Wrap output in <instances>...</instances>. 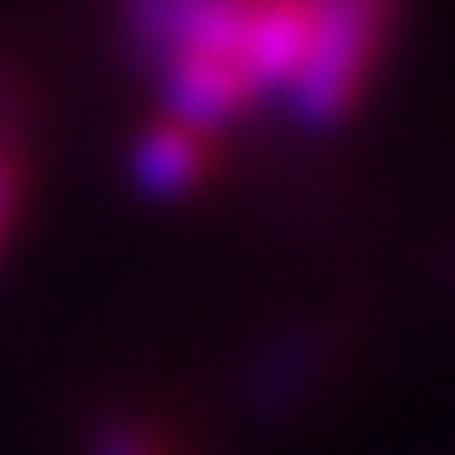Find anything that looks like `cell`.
<instances>
[{
    "mask_svg": "<svg viewBox=\"0 0 455 455\" xmlns=\"http://www.w3.org/2000/svg\"><path fill=\"white\" fill-rule=\"evenodd\" d=\"M0 125H18V80H12L6 57H0Z\"/></svg>",
    "mask_w": 455,
    "mask_h": 455,
    "instance_id": "52a82bcc",
    "label": "cell"
},
{
    "mask_svg": "<svg viewBox=\"0 0 455 455\" xmlns=\"http://www.w3.org/2000/svg\"><path fill=\"white\" fill-rule=\"evenodd\" d=\"M319 370H324V341L313 331L279 336L251 370V404L262 410V416H284V410H296L319 387Z\"/></svg>",
    "mask_w": 455,
    "mask_h": 455,
    "instance_id": "3957f363",
    "label": "cell"
},
{
    "mask_svg": "<svg viewBox=\"0 0 455 455\" xmlns=\"http://www.w3.org/2000/svg\"><path fill=\"white\" fill-rule=\"evenodd\" d=\"M398 18V0H319L307 68L284 92V103L302 125H331L359 103L364 80L376 75Z\"/></svg>",
    "mask_w": 455,
    "mask_h": 455,
    "instance_id": "6da1fadb",
    "label": "cell"
},
{
    "mask_svg": "<svg viewBox=\"0 0 455 455\" xmlns=\"http://www.w3.org/2000/svg\"><path fill=\"white\" fill-rule=\"evenodd\" d=\"M23 194H28L23 132H18V125H0V262H6V245H12V234H18Z\"/></svg>",
    "mask_w": 455,
    "mask_h": 455,
    "instance_id": "5b68a950",
    "label": "cell"
},
{
    "mask_svg": "<svg viewBox=\"0 0 455 455\" xmlns=\"http://www.w3.org/2000/svg\"><path fill=\"white\" fill-rule=\"evenodd\" d=\"M211 137L194 132V125L171 120V114H160V120H148L132 142V182L137 194L148 199H188L199 182L211 177Z\"/></svg>",
    "mask_w": 455,
    "mask_h": 455,
    "instance_id": "7a4b0ae2",
    "label": "cell"
},
{
    "mask_svg": "<svg viewBox=\"0 0 455 455\" xmlns=\"http://www.w3.org/2000/svg\"><path fill=\"white\" fill-rule=\"evenodd\" d=\"M182 6H194V0H120V12H125V35H132V46H142V40L160 28L171 12H182Z\"/></svg>",
    "mask_w": 455,
    "mask_h": 455,
    "instance_id": "8992f818",
    "label": "cell"
},
{
    "mask_svg": "<svg viewBox=\"0 0 455 455\" xmlns=\"http://www.w3.org/2000/svg\"><path fill=\"white\" fill-rule=\"evenodd\" d=\"M85 455H177V444L148 416H103L85 438Z\"/></svg>",
    "mask_w": 455,
    "mask_h": 455,
    "instance_id": "277c9868",
    "label": "cell"
}]
</instances>
